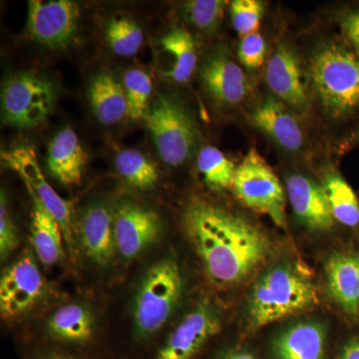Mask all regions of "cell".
<instances>
[{"label": "cell", "mask_w": 359, "mask_h": 359, "mask_svg": "<svg viewBox=\"0 0 359 359\" xmlns=\"http://www.w3.org/2000/svg\"><path fill=\"white\" fill-rule=\"evenodd\" d=\"M33 202L32 241L36 256L45 266L58 264L65 256L63 236L60 226L46 208L32 196Z\"/></svg>", "instance_id": "cell-24"}, {"label": "cell", "mask_w": 359, "mask_h": 359, "mask_svg": "<svg viewBox=\"0 0 359 359\" xmlns=\"http://www.w3.org/2000/svg\"><path fill=\"white\" fill-rule=\"evenodd\" d=\"M184 226L205 273L219 287L244 282L271 254V243L263 231L249 219L218 205H191Z\"/></svg>", "instance_id": "cell-1"}, {"label": "cell", "mask_w": 359, "mask_h": 359, "mask_svg": "<svg viewBox=\"0 0 359 359\" xmlns=\"http://www.w3.org/2000/svg\"><path fill=\"white\" fill-rule=\"evenodd\" d=\"M18 231L14 224L11 214H9L8 205L6 194L1 191L0 197V256L2 261L11 256L18 247Z\"/></svg>", "instance_id": "cell-33"}, {"label": "cell", "mask_w": 359, "mask_h": 359, "mask_svg": "<svg viewBox=\"0 0 359 359\" xmlns=\"http://www.w3.org/2000/svg\"><path fill=\"white\" fill-rule=\"evenodd\" d=\"M219 359H257L252 355V353L248 351H243V349H233V351H228L224 353Z\"/></svg>", "instance_id": "cell-36"}, {"label": "cell", "mask_w": 359, "mask_h": 359, "mask_svg": "<svg viewBox=\"0 0 359 359\" xmlns=\"http://www.w3.org/2000/svg\"><path fill=\"white\" fill-rule=\"evenodd\" d=\"M287 192L294 214L309 230L327 231L334 218L323 186L302 175H290Z\"/></svg>", "instance_id": "cell-14"}, {"label": "cell", "mask_w": 359, "mask_h": 359, "mask_svg": "<svg viewBox=\"0 0 359 359\" xmlns=\"http://www.w3.org/2000/svg\"><path fill=\"white\" fill-rule=\"evenodd\" d=\"M80 243L87 257L97 266H107L116 249L114 219L109 209L102 204L86 208L79 226Z\"/></svg>", "instance_id": "cell-15"}, {"label": "cell", "mask_w": 359, "mask_h": 359, "mask_svg": "<svg viewBox=\"0 0 359 359\" xmlns=\"http://www.w3.org/2000/svg\"><path fill=\"white\" fill-rule=\"evenodd\" d=\"M328 294L342 311L359 314V254L339 252L325 264Z\"/></svg>", "instance_id": "cell-20"}, {"label": "cell", "mask_w": 359, "mask_h": 359, "mask_svg": "<svg viewBox=\"0 0 359 359\" xmlns=\"http://www.w3.org/2000/svg\"><path fill=\"white\" fill-rule=\"evenodd\" d=\"M323 190L335 221L346 226L359 224V201L353 188L337 172L330 171L323 179Z\"/></svg>", "instance_id": "cell-25"}, {"label": "cell", "mask_w": 359, "mask_h": 359, "mask_svg": "<svg viewBox=\"0 0 359 359\" xmlns=\"http://www.w3.org/2000/svg\"><path fill=\"white\" fill-rule=\"evenodd\" d=\"M266 79L276 98L295 110L306 109L308 96L304 73L299 56L290 45L276 46L266 65Z\"/></svg>", "instance_id": "cell-13"}, {"label": "cell", "mask_w": 359, "mask_h": 359, "mask_svg": "<svg viewBox=\"0 0 359 359\" xmlns=\"http://www.w3.org/2000/svg\"><path fill=\"white\" fill-rule=\"evenodd\" d=\"M48 334L58 341L71 344H85L95 332V320L86 306L67 304L59 306L47 320Z\"/></svg>", "instance_id": "cell-23"}, {"label": "cell", "mask_w": 359, "mask_h": 359, "mask_svg": "<svg viewBox=\"0 0 359 359\" xmlns=\"http://www.w3.org/2000/svg\"><path fill=\"white\" fill-rule=\"evenodd\" d=\"M250 118L254 126L268 135L280 147L290 152L302 148L304 135L299 122L275 97H266L255 107Z\"/></svg>", "instance_id": "cell-18"}, {"label": "cell", "mask_w": 359, "mask_h": 359, "mask_svg": "<svg viewBox=\"0 0 359 359\" xmlns=\"http://www.w3.org/2000/svg\"><path fill=\"white\" fill-rule=\"evenodd\" d=\"M219 330L218 313L209 304H201L175 328L156 359H192Z\"/></svg>", "instance_id": "cell-12"}, {"label": "cell", "mask_w": 359, "mask_h": 359, "mask_svg": "<svg viewBox=\"0 0 359 359\" xmlns=\"http://www.w3.org/2000/svg\"><path fill=\"white\" fill-rule=\"evenodd\" d=\"M114 236L120 256L132 259L160 237L161 219L152 210L133 203H123L116 210Z\"/></svg>", "instance_id": "cell-11"}, {"label": "cell", "mask_w": 359, "mask_h": 359, "mask_svg": "<svg viewBox=\"0 0 359 359\" xmlns=\"http://www.w3.org/2000/svg\"><path fill=\"white\" fill-rule=\"evenodd\" d=\"M195 41L182 28L171 30L156 44V67L163 76L176 83H186L197 65Z\"/></svg>", "instance_id": "cell-16"}, {"label": "cell", "mask_w": 359, "mask_h": 359, "mask_svg": "<svg viewBox=\"0 0 359 359\" xmlns=\"http://www.w3.org/2000/svg\"><path fill=\"white\" fill-rule=\"evenodd\" d=\"M145 119L163 162L177 167L191 157L199 132L183 106L169 97L159 96L151 106Z\"/></svg>", "instance_id": "cell-6"}, {"label": "cell", "mask_w": 359, "mask_h": 359, "mask_svg": "<svg viewBox=\"0 0 359 359\" xmlns=\"http://www.w3.org/2000/svg\"><path fill=\"white\" fill-rule=\"evenodd\" d=\"M325 327L316 321H302L287 327L273 340L276 359H323Z\"/></svg>", "instance_id": "cell-21"}, {"label": "cell", "mask_w": 359, "mask_h": 359, "mask_svg": "<svg viewBox=\"0 0 359 359\" xmlns=\"http://www.w3.org/2000/svg\"><path fill=\"white\" fill-rule=\"evenodd\" d=\"M183 292V278L173 259H163L147 271L133 306L135 330L139 337L159 332L171 318Z\"/></svg>", "instance_id": "cell-4"}, {"label": "cell", "mask_w": 359, "mask_h": 359, "mask_svg": "<svg viewBox=\"0 0 359 359\" xmlns=\"http://www.w3.org/2000/svg\"><path fill=\"white\" fill-rule=\"evenodd\" d=\"M106 39L112 51L122 57L136 55L144 42L141 28L127 18L111 20L106 28Z\"/></svg>", "instance_id": "cell-28"}, {"label": "cell", "mask_w": 359, "mask_h": 359, "mask_svg": "<svg viewBox=\"0 0 359 359\" xmlns=\"http://www.w3.org/2000/svg\"><path fill=\"white\" fill-rule=\"evenodd\" d=\"M358 141L359 142V131H358Z\"/></svg>", "instance_id": "cell-38"}, {"label": "cell", "mask_w": 359, "mask_h": 359, "mask_svg": "<svg viewBox=\"0 0 359 359\" xmlns=\"http://www.w3.org/2000/svg\"><path fill=\"white\" fill-rule=\"evenodd\" d=\"M201 76L205 89L222 105H238L247 96L248 81L244 71L223 52L214 54L205 61Z\"/></svg>", "instance_id": "cell-17"}, {"label": "cell", "mask_w": 359, "mask_h": 359, "mask_svg": "<svg viewBox=\"0 0 359 359\" xmlns=\"http://www.w3.org/2000/svg\"><path fill=\"white\" fill-rule=\"evenodd\" d=\"M115 167L127 183L140 190L152 188L159 179L154 163L134 149L120 151L115 157Z\"/></svg>", "instance_id": "cell-26"}, {"label": "cell", "mask_w": 359, "mask_h": 359, "mask_svg": "<svg viewBox=\"0 0 359 359\" xmlns=\"http://www.w3.org/2000/svg\"><path fill=\"white\" fill-rule=\"evenodd\" d=\"M233 28L243 37L257 32L264 14V4L259 0H233L230 4Z\"/></svg>", "instance_id": "cell-31"}, {"label": "cell", "mask_w": 359, "mask_h": 359, "mask_svg": "<svg viewBox=\"0 0 359 359\" xmlns=\"http://www.w3.org/2000/svg\"><path fill=\"white\" fill-rule=\"evenodd\" d=\"M231 189L245 207L266 215L276 226L287 228L285 190L256 149H250L236 169Z\"/></svg>", "instance_id": "cell-5"}, {"label": "cell", "mask_w": 359, "mask_h": 359, "mask_svg": "<svg viewBox=\"0 0 359 359\" xmlns=\"http://www.w3.org/2000/svg\"><path fill=\"white\" fill-rule=\"evenodd\" d=\"M311 79L323 109L332 118L359 107V54L344 45L325 43L314 52Z\"/></svg>", "instance_id": "cell-3"}, {"label": "cell", "mask_w": 359, "mask_h": 359, "mask_svg": "<svg viewBox=\"0 0 359 359\" xmlns=\"http://www.w3.org/2000/svg\"><path fill=\"white\" fill-rule=\"evenodd\" d=\"M342 32L359 52V11L346 14L341 20Z\"/></svg>", "instance_id": "cell-34"}, {"label": "cell", "mask_w": 359, "mask_h": 359, "mask_svg": "<svg viewBox=\"0 0 359 359\" xmlns=\"http://www.w3.org/2000/svg\"><path fill=\"white\" fill-rule=\"evenodd\" d=\"M313 282L290 266L269 269L255 285L248 309L250 330H259L318 304Z\"/></svg>", "instance_id": "cell-2"}, {"label": "cell", "mask_w": 359, "mask_h": 359, "mask_svg": "<svg viewBox=\"0 0 359 359\" xmlns=\"http://www.w3.org/2000/svg\"><path fill=\"white\" fill-rule=\"evenodd\" d=\"M125 93L128 103V117L132 120L146 118L153 85L150 75L140 69H130L124 75Z\"/></svg>", "instance_id": "cell-29"}, {"label": "cell", "mask_w": 359, "mask_h": 359, "mask_svg": "<svg viewBox=\"0 0 359 359\" xmlns=\"http://www.w3.org/2000/svg\"><path fill=\"white\" fill-rule=\"evenodd\" d=\"M87 156L76 132L65 127L52 139L47 152L49 173L65 186L81 184Z\"/></svg>", "instance_id": "cell-19"}, {"label": "cell", "mask_w": 359, "mask_h": 359, "mask_svg": "<svg viewBox=\"0 0 359 359\" xmlns=\"http://www.w3.org/2000/svg\"><path fill=\"white\" fill-rule=\"evenodd\" d=\"M339 359H359V339L349 342L344 347Z\"/></svg>", "instance_id": "cell-35"}, {"label": "cell", "mask_w": 359, "mask_h": 359, "mask_svg": "<svg viewBox=\"0 0 359 359\" xmlns=\"http://www.w3.org/2000/svg\"><path fill=\"white\" fill-rule=\"evenodd\" d=\"M37 359H80L74 358V356L67 355V354L51 353L44 354Z\"/></svg>", "instance_id": "cell-37"}, {"label": "cell", "mask_w": 359, "mask_h": 359, "mask_svg": "<svg viewBox=\"0 0 359 359\" xmlns=\"http://www.w3.org/2000/svg\"><path fill=\"white\" fill-rule=\"evenodd\" d=\"M226 4L228 2L221 0H191L184 4L182 13L187 22L211 32L223 20Z\"/></svg>", "instance_id": "cell-30"}, {"label": "cell", "mask_w": 359, "mask_h": 359, "mask_svg": "<svg viewBox=\"0 0 359 359\" xmlns=\"http://www.w3.org/2000/svg\"><path fill=\"white\" fill-rule=\"evenodd\" d=\"M89 100L94 114L103 125L117 124L128 116L124 86L109 73H100L91 80Z\"/></svg>", "instance_id": "cell-22"}, {"label": "cell", "mask_w": 359, "mask_h": 359, "mask_svg": "<svg viewBox=\"0 0 359 359\" xmlns=\"http://www.w3.org/2000/svg\"><path fill=\"white\" fill-rule=\"evenodd\" d=\"M238 59L248 70H257L266 57V41L259 32L243 37L238 46Z\"/></svg>", "instance_id": "cell-32"}, {"label": "cell", "mask_w": 359, "mask_h": 359, "mask_svg": "<svg viewBox=\"0 0 359 359\" xmlns=\"http://www.w3.org/2000/svg\"><path fill=\"white\" fill-rule=\"evenodd\" d=\"M1 161L4 166L22 179L30 196H35L57 221L70 255L73 256L75 243L70 203L61 198L45 179L34 149L28 145L16 146L2 152Z\"/></svg>", "instance_id": "cell-8"}, {"label": "cell", "mask_w": 359, "mask_h": 359, "mask_svg": "<svg viewBox=\"0 0 359 359\" xmlns=\"http://www.w3.org/2000/svg\"><path fill=\"white\" fill-rule=\"evenodd\" d=\"M197 168L205 183L214 190L231 188L237 169L223 152L212 146H207L200 151Z\"/></svg>", "instance_id": "cell-27"}, {"label": "cell", "mask_w": 359, "mask_h": 359, "mask_svg": "<svg viewBox=\"0 0 359 359\" xmlns=\"http://www.w3.org/2000/svg\"><path fill=\"white\" fill-rule=\"evenodd\" d=\"M46 292V282L34 257L25 252L4 269L0 280V313L15 320L32 311Z\"/></svg>", "instance_id": "cell-9"}, {"label": "cell", "mask_w": 359, "mask_h": 359, "mask_svg": "<svg viewBox=\"0 0 359 359\" xmlns=\"http://www.w3.org/2000/svg\"><path fill=\"white\" fill-rule=\"evenodd\" d=\"M55 103L53 84L32 73L7 78L2 86V121L9 126L29 129L48 117Z\"/></svg>", "instance_id": "cell-7"}, {"label": "cell", "mask_w": 359, "mask_h": 359, "mask_svg": "<svg viewBox=\"0 0 359 359\" xmlns=\"http://www.w3.org/2000/svg\"><path fill=\"white\" fill-rule=\"evenodd\" d=\"M80 9L70 0H30L27 32L37 42L49 48L67 46L77 30Z\"/></svg>", "instance_id": "cell-10"}]
</instances>
